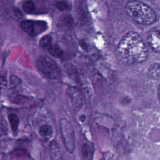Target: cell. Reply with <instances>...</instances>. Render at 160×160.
I'll list each match as a JSON object with an SVG mask.
<instances>
[{"label":"cell","mask_w":160,"mask_h":160,"mask_svg":"<svg viewBox=\"0 0 160 160\" xmlns=\"http://www.w3.org/2000/svg\"><path fill=\"white\" fill-rule=\"evenodd\" d=\"M50 154L51 156V158L53 159H62V158L61 156V152H60V150H59L58 144L54 141L52 142L51 144Z\"/></svg>","instance_id":"obj_9"},{"label":"cell","mask_w":160,"mask_h":160,"mask_svg":"<svg viewBox=\"0 0 160 160\" xmlns=\"http://www.w3.org/2000/svg\"><path fill=\"white\" fill-rule=\"evenodd\" d=\"M148 42L151 49L160 53V27H155L150 30L148 35Z\"/></svg>","instance_id":"obj_5"},{"label":"cell","mask_w":160,"mask_h":160,"mask_svg":"<svg viewBox=\"0 0 160 160\" xmlns=\"http://www.w3.org/2000/svg\"><path fill=\"white\" fill-rule=\"evenodd\" d=\"M81 151L83 156L85 158H91V149L87 144H83L81 146Z\"/></svg>","instance_id":"obj_15"},{"label":"cell","mask_w":160,"mask_h":160,"mask_svg":"<svg viewBox=\"0 0 160 160\" xmlns=\"http://www.w3.org/2000/svg\"><path fill=\"white\" fill-rule=\"evenodd\" d=\"M47 49L49 53L53 57H55L56 58H60L62 56V50L56 44H51Z\"/></svg>","instance_id":"obj_10"},{"label":"cell","mask_w":160,"mask_h":160,"mask_svg":"<svg viewBox=\"0 0 160 160\" xmlns=\"http://www.w3.org/2000/svg\"><path fill=\"white\" fill-rule=\"evenodd\" d=\"M61 133L64 146L67 150L72 152L74 150V131L71 122L66 119L62 118L59 121Z\"/></svg>","instance_id":"obj_4"},{"label":"cell","mask_w":160,"mask_h":160,"mask_svg":"<svg viewBox=\"0 0 160 160\" xmlns=\"http://www.w3.org/2000/svg\"><path fill=\"white\" fill-rule=\"evenodd\" d=\"M125 11L134 21L140 24L149 25L156 20V14L154 10L139 1H128L125 6Z\"/></svg>","instance_id":"obj_2"},{"label":"cell","mask_w":160,"mask_h":160,"mask_svg":"<svg viewBox=\"0 0 160 160\" xmlns=\"http://www.w3.org/2000/svg\"><path fill=\"white\" fill-rule=\"evenodd\" d=\"M158 99H159V102H160V84L158 87Z\"/></svg>","instance_id":"obj_21"},{"label":"cell","mask_w":160,"mask_h":160,"mask_svg":"<svg viewBox=\"0 0 160 160\" xmlns=\"http://www.w3.org/2000/svg\"><path fill=\"white\" fill-rule=\"evenodd\" d=\"M8 85V82L5 77L2 76H0V89H4L6 88Z\"/></svg>","instance_id":"obj_19"},{"label":"cell","mask_w":160,"mask_h":160,"mask_svg":"<svg viewBox=\"0 0 160 160\" xmlns=\"http://www.w3.org/2000/svg\"><path fill=\"white\" fill-rule=\"evenodd\" d=\"M67 95L72 105L75 108H80L82 105V96L81 91L74 86H69L66 91Z\"/></svg>","instance_id":"obj_6"},{"label":"cell","mask_w":160,"mask_h":160,"mask_svg":"<svg viewBox=\"0 0 160 160\" xmlns=\"http://www.w3.org/2000/svg\"><path fill=\"white\" fill-rule=\"evenodd\" d=\"M8 119H9V121L10 122L11 129L14 132L16 131L18 128L19 124V119L18 116L16 114H11L9 115Z\"/></svg>","instance_id":"obj_11"},{"label":"cell","mask_w":160,"mask_h":160,"mask_svg":"<svg viewBox=\"0 0 160 160\" xmlns=\"http://www.w3.org/2000/svg\"><path fill=\"white\" fill-rule=\"evenodd\" d=\"M116 52L118 58L126 64L141 63L148 57V51L144 41L138 33L132 31L122 37Z\"/></svg>","instance_id":"obj_1"},{"label":"cell","mask_w":160,"mask_h":160,"mask_svg":"<svg viewBox=\"0 0 160 160\" xmlns=\"http://www.w3.org/2000/svg\"><path fill=\"white\" fill-rule=\"evenodd\" d=\"M52 37L49 35H46L42 37L39 41V45L43 48L48 49L52 44Z\"/></svg>","instance_id":"obj_13"},{"label":"cell","mask_w":160,"mask_h":160,"mask_svg":"<svg viewBox=\"0 0 160 160\" xmlns=\"http://www.w3.org/2000/svg\"><path fill=\"white\" fill-rule=\"evenodd\" d=\"M86 119V116L83 114V115H81L80 117H79V120L81 121V122H84Z\"/></svg>","instance_id":"obj_20"},{"label":"cell","mask_w":160,"mask_h":160,"mask_svg":"<svg viewBox=\"0 0 160 160\" xmlns=\"http://www.w3.org/2000/svg\"><path fill=\"white\" fill-rule=\"evenodd\" d=\"M39 133L41 136L44 137L50 136L52 133V127L49 124H44L39 128Z\"/></svg>","instance_id":"obj_12"},{"label":"cell","mask_w":160,"mask_h":160,"mask_svg":"<svg viewBox=\"0 0 160 160\" xmlns=\"http://www.w3.org/2000/svg\"><path fill=\"white\" fill-rule=\"evenodd\" d=\"M21 28L29 36L34 34V25L32 21L30 20H24L21 22Z\"/></svg>","instance_id":"obj_7"},{"label":"cell","mask_w":160,"mask_h":160,"mask_svg":"<svg viewBox=\"0 0 160 160\" xmlns=\"http://www.w3.org/2000/svg\"><path fill=\"white\" fill-rule=\"evenodd\" d=\"M21 82V79H19L17 76L11 75L10 76V86L11 88H14L18 86Z\"/></svg>","instance_id":"obj_17"},{"label":"cell","mask_w":160,"mask_h":160,"mask_svg":"<svg viewBox=\"0 0 160 160\" xmlns=\"http://www.w3.org/2000/svg\"><path fill=\"white\" fill-rule=\"evenodd\" d=\"M148 75L153 79L160 78V63H154L148 69Z\"/></svg>","instance_id":"obj_8"},{"label":"cell","mask_w":160,"mask_h":160,"mask_svg":"<svg viewBox=\"0 0 160 160\" xmlns=\"http://www.w3.org/2000/svg\"><path fill=\"white\" fill-rule=\"evenodd\" d=\"M56 6L58 9L61 11H64L68 9V5L65 2L62 1L57 2V3L56 4Z\"/></svg>","instance_id":"obj_18"},{"label":"cell","mask_w":160,"mask_h":160,"mask_svg":"<svg viewBox=\"0 0 160 160\" xmlns=\"http://www.w3.org/2000/svg\"><path fill=\"white\" fill-rule=\"evenodd\" d=\"M8 132V127L5 121H0V136L5 135Z\"/></svg>","instance_id":"obj_16"},{"label":"cell","mask_w":160,"mask_h":160,"mask_svg":"<svg viewBox=\"0 0 160 160\" xmlns=\"http://www.w3.org/2000/svg\"><path fill=\"white\" fill-rule=\"evenodd\" d=\"M36 66L39 72L50 79H58L61 76V69L56 62L48 56H39Z\"/></svg>","instance_id":"obj_3"},{"label":"cell","mask_w":160,"mask_h":160,"mask_svg":"<svg viewBox=\"0 0 160 160\" xmlns=\"http://www.w3.org/2000/svg\"><path fill=\"white\" fill-rule=\"evenodd\" d=\"M22 8L24 11L27 13H32L36 9V6L32 1H26L24 2L22 5Z\"/></svg>","instance_id":"obj_14"}]
</instances>
